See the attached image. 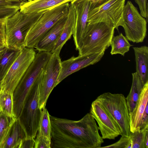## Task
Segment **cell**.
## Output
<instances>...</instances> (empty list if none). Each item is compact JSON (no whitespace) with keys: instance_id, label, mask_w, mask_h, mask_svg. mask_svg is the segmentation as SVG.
<instances>
[{"instance_id":"obj_1","label":"cell","mask_w":148,"mask_h":148,"mask_svg":"<svg viewBox=\"0 0 148 148\" xmlns=\"http://www.w3.org/2000/svg\"><path fill=\"white\" fill-rule=\"evenodd\" d=\"M50 117L52 148H98L104 142L90 113L77 121Z\"/></svg>"},{"instance_id":"obj_2","label":"cell","mask_w":148,"mask_h":148,"mask_svg":"<svg viewBox=\"0 0 148 148\" xmlns=\"http://www.w3.org/2000/svg\"><path fill=\"white\" fill-rule=\"evenodd\" d=\"M48 10L30 14H24L19 10L7 18L5 22V31L8 49L20 50L25 47V40L28 32Z\"/></svg>"},{"instance_id":"obj_3","label":"cell","mask_w":148,"mask_h":148,"mask_svg":"<svg viewBox=\"0 0 148 148\" xmlns=\"http://www.w3.org/2000/svg\"><path fill=\"white\" fill-rule=\"evenodd\" d=\"M50 52L38 51L13 93L14 112L18 118L25 97L32 86L43 71L50 58Z\"/></svg>"},{"instance_id":"obj_4","label":"cell","mask_w":148,"mask_h":148,"mask_svg":"<svg viewBox=\"0 0 148 148\" xmlns=\"http://www.w3.org/2000/svg\"><path fill=\"white\" fill-rule=\"evenodd\" d=\"M43 76V71L26 96L18 118L25 131L26 138H34L38 130L42 111L39 107V95Z\"/></svg>"},{"instance_id":"obj_5","label":"cell","mask_w":148,"mask_h":148,"mask_svg":"<svg viewBox=\"0 0 148 148\" xmlns=\"http://www.w3.org/2000/svg\"><path fill=\"white\" fill-rule=\"evenodd\" d=\"M114 29L103 22L87 23L79 55L105 51L110 46Z\"/></svg>"},{"instance_id":"obj_6","label":"cell","mask_w":148,"mask_h":148,"mask_svg":"<svg viewBox=\"0 0 148 148\" xmlns=\"http://www.w3.org/2000/svg\"><path fill=\"white\" fill-rule=\"evenodd\" d=\"M119 125L121 136L129 137V112L126 98L121 94L105 92L96 99Z\"/></svg>"},{"instance_id":"obj_7","label":"cell","mask_w":148,"mask_h":148,"mask_svg":"<svg viewBox=\"0 0 148 148\" xmlns=\"http://www.w3.org/2000/svg\"><path fill=\"white\" fill-rule=\"evenodd\" d=\"M69 2L52 8L45 12L27 35L25 47L34 48L37 42L61 18L67 15Z\"/></svg>"},{"instance_id":"obj_8","label":"cell","mask_w":148,"mask_h":148,"mask_svg":"<svg viewBox=\"0 0 148 148\" xmlns=\"http://www.w3.org/2000/svg\"><path fill=\"white\" fill-rule=\"evenodd\" d=\"M147 21L139 13L137 8L130 1L125 5L121 19L119 24L122 26L125 37L131 42H143L146 36Z\"/></svg>"},{"instance_id":"obj_9","label":"cell","mask_w":148,"mask_h":148,"mask_svg":"<svg viewBox=\"0 0 148 148\" xmlns=\"http://www.w3.org/2000/svg\"><path fill=\"white\" fill-rule=\"evenodd\" d=\"M36 54L34 48L24 47L20 50L18 55L1 82L3 92L13 94L34 60Z\"/></svg>"},{"instance_id":"obj_10","label":"cell","mask_w":148,"mask_h":148,"mask_svg":"<svg viewBox=\"0 0 148 148\" xmlns=\"http://www.w3.org/2000/svg\"><path fill=\"white\" fill-rule=\"evenodd\" d=\"M126 0H106L101 4L90 6L87 23L103 22L118 30Z\"/></svg>"},{"instance_id":"obj_11","label":"cell","mask_w":148,"mask_h":148,"mask_svg":"<svg viewBox=\"0 0 148 148\" xmlns=\"http://www.w3.org/2000/svg\"><path fill=\"white\" fill-rule=\"evenodd\" d=\"M59 53H51L43 71V76L40 88L39 107L45 108L48 97L56 84L61 68V61Z\"/></svg>"},{"instance_id":"obj_12","label":"cell","mask_w":148,"mask_h":148,"mask_svg":"<svg viewBox=\"0 0 148 148\" xmlns=\"http://www.w3.org/2000/svg\"><path fill=\"white\" fill-rule=\"evenodd\" d=\"M90 113L97 122L103 139H114L121 135L117 123L96 99L91 103Z\"/></svg>"},{"instance_id":"obj_13","label":"cell","mask_w":148,"mask_h":148,"mask_svg":"<svg viewBox=\"0 0 148 148\" xmlns=\"http://www.w3.org/2000/svg\"><path fill=\"white\" fill-rule=\"evenodd\" d=\"M104 52L101 51L79 55L77 57L73 56L67 60L62 61L60 71L56 86L72 74L98 62L103 56Z\"/></svg>"},{"instance_id":"obj_14","label":"cell","mask_w":148,"mask_h":148,"mask_svg":"<svg viewBox=\"0 0 148 148\" xmlns=\"http://www.w3.org/2000/svg\"><path fill=\"white\" fill-rule=\"evenodd\" d=\"M70 2L76 14V21L73 36L76 49L78 51L81 47L87 24L91 1L90 0H73Z\"/></svg>"},{"instance_id":"obj_15","label":"cell","mask_w":148,"mask_h":148,"mask_svg":"<svg viewBox=\"0 0 148 148\" xmlns=\"http://www.w3.org/2000/svg\"><path fill=\"white\" fill-rule=\"evenodd\" d=\"M67 15L60 19L37 42L34 48L36 50L51 52L63 30Z\"/></svg>"},{"instance_id":"obj_16","label":"cell","mask_w":148,"mask_h":148,"mask_svg":"<svg viewBox=\"0 0 148 148\" xmlns=\"http://www.w3.org/2000/svg\"><path fill=\"white\" fill-rule=\"evenodd\" d=\"M148 81L143 85L136 104L129 114L130 131L133 133L140 130L144 113L148 106Z\"/></svg>"},{"instance_id":"obj_17","label":"cell","mask_w":148,"mask_h":148,"mask_svg":"<svg viewBox=\"0 0 148 148\" xmlns=\"http://www.w3.org/2000/svg\"><path fill=\"white\" fill-rule=\"evenodd\" d=\"M27 138L26 133L18 119L13 121L0 148H20L22 141Z\"/></svg>"},{"instance_id":"obj_18","label":"cell","mask_w":148,"mask_h":148,"mask_svg":"<svg viewBox=\"0 0 148 148\" xmlns=\"http://www.w3.org/2000/svg\"><path fill=\"white\" fill-rule=\"evenodd\" d=\"M76 21V14L72 5L70 3L66 22L60 36L51 53H60L66 42L73 35Z\"/></svg>"},{"instance_id":"obj_19","label":"cell","mask_w":148,"mask_h":148,"mask_svg":"<svg viewBox=\"0 0 148 148\" xmlns=\"http://www.w3.org/2000/svg\"><path fill=\"white\" fill-rule=\"evenodd\" d=\"M73 0H33L21 2L20 4V11L24 14L37 13L40 11L49 10L57 5Z\"/></svg>"},{"instance_id":"obj_20","label":"cell","mask_w":148,"mask_h":148,"mask_svg":"<svg viewBox=\"0 0 148 148\" xmlns=\"http://www.w3.org/2000/svg\"><path fill=\"white\" fill-rule=\"evenodd\" d=\"M135 55L136 72L144 85L148 81V47H133Z\"/></svg>"},{"instance_id":"obj_21","label":"cell","mask_w":148,"mask_h":148,"mask_svg":"<svg viewBox=\"0 0 148 148\" xmlns=\"http://www.w3.org/2000/svg\"><path fill=\"white\" fill-rule=\"evenodd\" d=\"M132 81L131 89L126 98L129 114L135 107L144 85L136 72L132 73Z\"/></svg>"},{"instance_id":"obj_22","label":"cell","mask_w":148,"mask_h":148,"mask_svg":"<svg viewBox=\"0 0 148 148\" xmlns=\"http://www.w3.org/2000/svg\"><path fill=\"white\" fill-rule=\"evenodd\" d=\"M110 46L111 55L118 54L124 56L125 54L129 51L132 45L129 42L126 37L121 33L113 37Z\"/></svg>"},{"instance_id":"obj_23","label":"cell","mask_w":148,"mask_h":148,"mask_svg":"<svg viewBox=\"0 0 148 148\" xmlns=\"http://www.w3.org/2000/svg\"><path fill=\"white\" fill-rule=\"evenodd\" d=\"M20 50L8 49L0 60V81L3 79L18 55Z\"/></svg>"},{"instance_id":"obj_24","label":"cell","mask_w":148,"mask_h":148,"mask_svg":"<svg viewBox=\"0 0 148 148\" xmlns=\"http://www.w3.org/2000/svg\"><path fill=\"white\" fill-rule=\"evenodd\" d=\"M0 106L1 112L9 116L16 118L14 112L12 93L2 92L0 94Z\"/></svg>"},{"instance_id":"obj_25","label":"cell","mask_w":148,"mask_h":148,"mask_svg":"<svg viewBox=\"0 0 148 148\" xmlns=\"http://www.w3.org/2000/svg\"><path fill=\"white\" fill-rule=\"evenodd\" d=\"M50 115L45 108L42 110L38 134L51 139V125Z\"/></svg>"},{"instance_id":"obj_26","label":"cell","mask_w":148,"mask_h":148,"mask_svg":"<svg viewBox=\"0 0 148 148\" xmlns=\"http://www.w3.org/2000/svg\"><path fill=\"white\" fill-rule=\"evenodd\" d=\"M148 135V128L131 132L130 136L132 148H145V141Z\"/></svg>"},{"instance_id":"obj_27","label":"cell","mask_w":148,"mask_h":148,"mask_svg":"<svg viewBox=\"0 0 148 148\" xmlns=\"http://www.w3.org/2000/svg\"><path fill=\"white\" fill-rule=\"evenodd\" d=\"M14 119L1 112L0 113V145L6 135ZM17 119V118H16Z\"/></svg>"},{"instance_id":"obj_28","label":"cell","mask_w":148,"mask_h":148,"mask_svg":"<svg viewBox=\"0 0 148 148\" xmlns=\"http://www.w3.org/2000/svg\"><path fill=\"white\" fill-rule=\"evenodd\" d=\"M100 148H132V143L130 137L122 136L117 142L110 145Z\"/></svg>"},{"instance_id":"obj_29","label":"cell","mask_w":148,"mask_h":148,"mask_svg":"<svg viewBox=\"0 0 148 148\" xmlns=\"http://www.w3.org/2000/svg\"><path fill=\"white\" fill-rule=\"evenodd\" d=\"M35 140L34 148H51V139L37 134Z\"/></svg>"},{"instance_id":"obj_30","label":"cell","mask_w":148,"mask_h":148,"mask_svg":"<svg viewBox=\"0 0 148 148\" xmlns=\"http://www.w3.org/2000/svg\"><path fill=\"white\" fill-rule=\"evenodd\" d=\"M138 4L141 15L147 20L148 16V5L147 0H134Z\"/></svg>"},{"instance_id":"obj_31","label":"cell","mask_w":148,"mask_h":148,"mask_svg":"<svg viewBox=\"0 0 148 148\" xmlns=\"http://www.w3.org/2000/svg\"><path fill=\"white\" fill-rule=\"evenodd\" d=\"M8 18L9 17L0 19V43L6 45L5 22V20Z\"/></svg>"},{"instance_id":"obj_32","label":"cell","mask_w":148,"mask_h":148,"mask_svg":"<svg viewBox=\"0 0 148 148\" xmlns=\"http://www.w3.org/2000/svg\"><path fill=\"white\" fill-rule=\"evenodd\" d=\"M35 140L33 138H26L23 140L20 148H33L34 147Z\"/></svg>"},{"instance_id":"obj_33","label":"cell","mask_w":148,"mask_h":148,"mask_svg":"<svg viewBox=\"0 0 148 148\" xmlns=\"http://www.w3.org/2000/svg\"><path fill=\"white\" fill-rule=\"evenodd\" d=\"M21 2L14 0H0V6L20 5Z\"/></svg>"},{"instance_id":"obj_34","label":"cell","mask_w":148,"mask_h":148,"mask_svg":"<svg viewBox=\"0 0 148 148\" xmlns=\"http://www.w3.org/2000/svg\"><path fill=\"white\" fill-rule=\"evenodd\" d=\"M8 49L6 45L3 43H0V60Z\"/></svg>"},{"instance_id":"obj_35","label":"cell","mask_w":148,"mask_h":148,"mask_svg":"<svg viewBox=\"0 0 148 148\" xmlns=\"http://www.w3.org/2000/svg\"><path fill=\"white\" fill-rule=\"evenodd\" d=\"M106 0H90L91 4L90 6H94L103 3Z\"/></svg>"},{"instance_id":"obj_36","label":"cell","mask_w":148,"mask_h":148,"mask_svg":"<svg viewBox=\"0 0 148 148\" xmlns=\"http://www.w3.org/2000/svg\"><path fill=\"white\" fill-rule=\"evenodd\" d=\"M145 148H148V135L146 136L145 141Z\"/></svg>"},{"instance_id":"obj_37","label":"cell","mask_w":148,"mask_h":148,"mask_svg":"<svg viewBox=\"0 0 148 148\" xmlns=\"http://www.w3.org/2000/svg\"><path fill=\"white\" fill-rule=\"evenodd\" d=\"M20 2H23L27 1V0H14Z\"/></svg>"},{"instance_id":"obj_38","label":"cell","mask_w":148,"mask_h":148,"mask_svg":"<svg viewBox=\"0 0 148 148\" xmlns=\"http://www.w3.org/2000/svg\"><path fill=\"white\" fill-rule=\"evenodd\" d=\"M3 92L2 88L0 84V94Z\"/></svg>"},{"instance_id":"obj_39","label":"cell","mask_w":148,"mask_h":148,"mask_svg":"<svg viewBox=\"0 0 148 148\" xmlns=\"http://www.w3.org/2000/svg\"><path fill=\"white\" fill-rule=\"evenodd\" d=\"M1 112V107L0 106V113Z\"/></svg>"},{"instance_id":"obj_40","label":"cell","mask_w":148,"mask_h":148,"mask_svg":"<svg viewBox=\"0 0 148 148\" xmlns=\"http://www.w3.org/2000/svg\"><path fill=\"white\" fill-rule=\"evenodd\" d=\"M32 0H27V1H32Z\"/></svg>"},{"instance_id":"obj_41","label":"cell","mask_w":148,"mask_h":148,"mask_svg":"<svg viewBox=\"0 0 148 148\" xmlns=\"http://www.w3.org/2000/svg\"><path fill=\"white\" fill-rule=\"evenodd\" d=\"M0 83H1V82L0 81Z\"/></svg>"}]
</instances>
